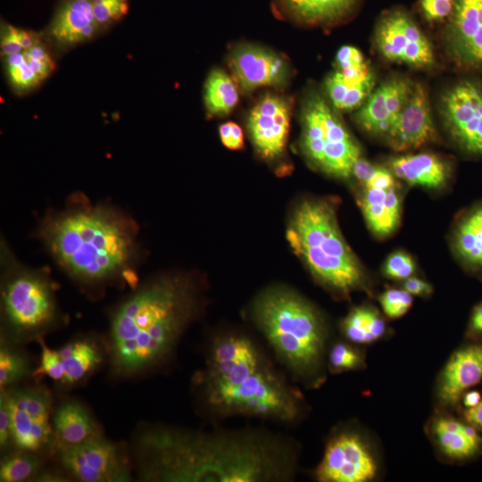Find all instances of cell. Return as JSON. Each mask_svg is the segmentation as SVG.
Segmentation results:
<instances>
[{
  "label": "cell",
  "mask_w": 482,
  "mask_h": 482,
  "mask_svg": "<svg viewBox=\"0 0 482 482\" xmlns=\"http://www.w3.org/2000/svg\"><path fill=\"white\" fill-rule=\"evenodd\" d=\"M14 449L11 433L9 411L5 398L0 393V450L2 453Z\"/></svg>",
  "instance_id": "obj_43"
},
{
  "label": "cell",
  "mask_w": 482,
  "mask_h": 482,
  "mask_svg": "<svg viewBox=\"0 0 482 482\" xmlns=\"http://www.w3.org/2000/svg\"><path fill=\"white\" fill-rule=\"evenodd\" d=\"M453 7V0H420L422 13L430 21H438L449 17Z\"/></svg>",
  "instance_id": "obj_40"
},
{
  "label": "cell",
  "mask_w": 482,
  "mask_h": 482,
  "mask_svg": "<svg viewBox=\"0 0 482 482\" xmlns=\"http://www.w3.org/2000/svg\"><path fill=\"white\" fill-rule=\"evenodd\" d=\"M95 18L103 27L110 25L127 14L129 0H91Z\"/></svg>",
  "instance_id": "obj_37"
},
{
  "label": "cell",
  "mask_w": 482,
  "mask_h": 482,
  "mask_svg": "<svg viewBox=\"0 0 482 482\" xmlns=\"http://www.w3.org/2000/svg\"><path fill=\"white\" fill-rule=\"evenodd\" d=\"M5 67L12 86L18 91L35 88L41 83L23 52L6 56Z\"/></svg>",
  "instance_id": "obj_34"
},
{
  "label": "cell",
  "mask_w": 482,
  "mask_h": 482,
  "mask_svg": "<svg viewBox=\"0 0 482 482\" xmlns=\"http://www.w3.org/2000/svg\"><path fill=\"white\" fill-rule=\"evenodd\" d=\"M1 54L5 57L24 51L19 37V29L9 24L2 26Z\"/></svg>",
  "instance_id": "obj_41"
},
{
  "label": "cell",
  "mask_w": 482,
  "mask_h": 482,
  "mask_svg": "<svg viewBox=\"0 0 482 482\" xmlns=\"http://www.w3.org/2000/svg\"><path fill=\"white\" fill-rule=\"evenodd\" d=\"M375 41L380 54L390 62L413 67L434 62L432 46L416 22L402 10L386 13L378 21Z\"/></svg>",
  "instance_id": "obj_13"
},
{
  "label": "cell",
  "mask_w": 482,
  "mask_h": 482,
  "mask_svg": "<svg viewBox=\"0 0 482 482\" xmlns=\"http://www.w3.org/2000/svg\"><path fill=\"white\" fill-rule=\"evenodd\" d=\"M481 400V395L478 391H469L463 395V404L467 408L476 406Z\"/></svg>",
  "instance_id": "obj_49"
},
{
  "label": "cell",
  "mask_w": 482,
  "mask_h": 482,
  "mask_svg": "<svg viewBox=\"0 0 482 482\" xmlns=\"http://www.w3.org/2000/svg\"><path fill=\"white\" fill-rule=\"evenodd\" d=\"M464 417L474 428L482 430V399L476 406L467 408Z\"/></svg>",
  "instance_id": "obj_46"
},
{
  "label": "cell",
  "mask_w": 482,
  "mask_h": 482,
  "mask_svg": "<svg viewBox=\"0 0 482 482\" xmlns=\"http://www.w3.org/2000/svg\"><path fill=\"white\" fill-rule=\"evenodd\" d=\"M129 453L144 482H290L300 459L295 439L262 427L145 424L134 434Z\"/></svg>",
  "instance_id": "obj_1"
},
{
  "label": "cell",
  "mask_w": 482,
  "mask_h": 482,
  "mask_svg": "<svg viewBox=\"0 0 482 482\" xmlns=\"http://www.w3.org/2000/svg\"><path fill=\"white\" fill-rule=\"evenodd\" d=\"M1 265V338L22 346L59 328L64 319L49 272L18 262L4 242Z\"/></svg>",
  "instance_id": "obj_7"
},
{
  "label": "cell",
  "mask_w": 482,
  "mask_h": 482,
  "mask_svg": "<svg viewBox=\"0 0 482 482\" xmlns=\"http://www.w3.org/2000/svg\"><path fill=\"white\" fill-rule=\"evenodd\" d=\"M46 458V456L40 453L16 448L3 453L0 461V481H35L45 468Z\"/></svg>",
  "instance_id": "obj_31"
},
{
  "label": "cell",
  "mask_w": 482,
  "mask_h": 482,
  "mask_svg": "<svg viewBox=\"0 0 482 482\" xmlns=\"http://www.w3.org/2000/svg\"><path fill=\"white\" fill-rule=\"evenodd\" d=\"M359 204L368 227L376 236L384 237L397 229L402 203L396 186L388 188L363 187Z\"/></svg>",
  "instance_id": "obj_23"
},
{
  "label": "cell",
  "mask_w": 482,
  "mask_h": 482,
  "mask_svg": "<svg viewBox=\"0 0 482 482\" xmlns=\"http://www.w3.org/2000/svg\"><path fill=\"white\" fill-rule=\"evenodd\" d=\"M341 331L349 342L365 345L384 336L386 323L375 308L361 305L353 307L344 318Z\"/></svg>",
  "instance_id": "obj_29"
},
{
  "label": "cell",
  "mask_w": 482,
  "mask_h": 482,
  "mask_svg": "<svg viewBox=\"0 0 482 482\" xmlns=\"http://www.w3.org/2000/svg\"><path fill=\"white\" fill-rule=\"evenodd\" d=\"M203 285L187 273H167L137 284L112 310L105 338L112 378L128 380L161 371L202 315Z\"/></svg>",
  "instance_id": "obj_3"
},
{
  "label": "cell",
  "mask_w": 482,
  "mask_h": 482,
  "mask_svg": "<svg viewBox=\"0 0 482 482\" xmlns=\"http://www.w3.org/2000/svg\"><path fill=\"white\" fill-rule=\"evenodd\" d=\"M374 76L365 62L336 68L325 80V89L332 106L339 111L360 108L374 89Z\"/></svg>",
  "instance_id": "obj_21"
},
{
  "label": "cell",
  "mask_w": 482,
  "mask_h": 482,
  "mask_svg": "<svg viewBox=\"0 0 482 482\" xmlns=\"http://www.w3.org/2000/svg\"><path fill=\"white\" fill-rule=\"evenodd\" d=\"M21 347L0 340V391L16 386L33 375L31 360Z\"/></svg>",
  "instance_id": "obj_32"
},
{
  "label": "cell",
  "mask_w": 482,
  "mask_h": 482,
  "mask_svg": "<svg viewBox=\"0 0 482 482\" xmlns=\"http://www.w3.org/2000/svg\"><path fill=\"white\" fill-rule=\"evenodd\" d=\"M415 271V262L412 257L405 252L396 251L386 260L383 272L392 279H406Z\"/></svg>",
  "instance_id": "obj_38"
},
{
  "label": "cell",
  "mask_w": 482,
  "mask_h": 482,
  "mask_svg": "<svg viewBox=\"0 0 482 482\" xmlns=\"http://www.w3.org/2000/svg\"><path fill=\"white\" fill-rule=\"evenodd\" d=\"M471 330L482 334V303H479L472 312L470 318Z\"/></svg>",
  "instance_id": "obj_48"
},
{
  "label": "cell",
  "mask_w": 482,
  "mask_h": 482,
  "mask_svg": "<svg viewBox=\"0 0 482 482\" xmlns=\"http://www.w3.org/2000/svg\"><path fill=\"white\" fill-rule=\"evenodd\" d=\"M378 471L367 442L356 431L339 428L328 437L313 476L319 482H367Z\"/></svg>",
  "instance_id": "obj_11"
},
{
  "label": "cell",
  "mask_w": 482,
  "mask_h": 482,
  "mask_svg": "<svg viewBox=\"0 0 482 482\" xmlns=\"http://www.w3.org/2000/svg\"><path fill=\"white\" fill-rule=\"evenodd\" d=\"M238 100L236 81L222 70H212L204 83V101L207 112L211 116L228 115Z\"/></svg>",
  "instance_id": "obj_30"
},
{
  "label": "cell",
  "mask_w": 482,
  "mask_h": 482,
  "mask_svg": "<svg viewBox=\"0 0 482 482\" xmlns=\"http://www.w3.org/2000/svg\"><path fill=\"white\" fill-rule=\"evenodd\" d=\"M41 353L39 365L35 368L32 377L45 376L60 385L63 379V370L58 350L50 348L45 338L37 342Z\"/></svg>",
  "instance_id": "obj_35"
},
{
  "label": "cell",
  "mask_w": 482,
  "mask_h": 482,
  "mask_svg": "<svg viewBox=\"0 0 482 482\" xmlns=\"http://www.w3.org/2000/svg\"><path fill=\"white\" fill-rule=\"evenodd\" d=\"M446 40L459 63L482 70V0H453Z\"/></svg>",
  "instance_id": "obj_16"
},
{
  "label": "cell",
  "mask_w": 482,
  "mask_h": 482,
  "mask_svg": "<svg viewBox=\"0 0 482 482\" xmlns=\"http://www.w3.org/2000/svg\"><path fill=\"white\" fill-rule=\"evenodd\" d=\"M360 0H274L287 18L305 25H332L355 10Z\"/></svg>",
  "instance_id": "obj_24"
},
{
  "label": "cell",
  "mask_w": 482,
  "mask_h": 482,
  "mask_svg": "<svg viewBox=\"0 0 482 482\" xmlns=\"http://www.w3.org/2000/svg\"><path fill=\"white\" fill-rule=\"evenodd\" d=\"M403 288L412 295L427 296L432 293L429 283L412 276L404 279Z\"/></svg>",
  "instance_id": "obj_45"
},
{
  "label": "cell",
  "mask_w": 482,
  "mask_h": 482,
  "mask_svg": "<svg viewBox=\"0 0 482 482\" xmlns=\"http://www.w3.org/2000/svg\"><path fill=\"white\" fill-rule=\"evenodd\" d=\"M229 65L235 81L246 93L261 87H283L290 76L289 64L282 55L256 45L234 47Z\"/></svg>",
  "instance_id": "obj_15"
},
{
  "label": "cell",
  "mask_w": 482,
  "mask_h": 482,
  "mask_svg": "<svg viewBox=\"0 0 482 482\" xmlns=\"http://www.w3.org/2000/svg\"><path fill=\"white\" fill-rule=\"evenodd\" d=\"M412 301V295L403 288H390L379 296L383 312L391 319H397L404 315L411 308Z\"/></svg>",
  "instance_id": "obj_36"
},
{
  "label": "cell",
  "mask_w": 482,
  "mask_h": 482,
  "mask_svg": "<svg viewBox=\"0 0 482 482\" xmlns=\"http://www.w3.org/2000/svg\"><path fill=\"white\" fill-rule=\"evenodd\" d=\"M13 448L52 457L55 445L54 398L44 385L16 386L4 391Z\"/></svg>",
  "instance_id": "obj_9"
},
{
  "label": "cell",
  "mask_w": 482,
  "mask_h": 482,
  "mask_svg": "<svg viewBox=\"0 0 482 482\" xmlns=\"http://www.w3.org/2000/svg\"><path fill=\"white\" fill-rule=\"evenodd\" d=\"M36 234L59 268L89 295L137 285L138 226L118 207L74 195L64 208L46 212Z\"/></svg>",
  "instance_id": "obj_4"
},
{
  "label": "cell",
  "mask_w": 482,
  "mask_h": 482,
  "mask_svg": "<svg viewBox=\"0 0 482 482\" xmlns=\"http://www.w3.org/2000/svg\"><path fill=\"white\" fill-rule=\"evenodd\" d=\"M52 457L69 478L80 482H127L134 471L129 451L103 433L77 445L55 444Z\"/></svg>",
  "instance_id": "obj_10"
},
{
  "label": "cell",
  "mask_w": 482,
  "mask_h": 482,
  "mask_svg": "<svg viewBox=\"0 0 482 482\" xmlns=\"http://www.w3.org/2000/svg\"><path fill=\"white\" fill-rule=\"evenodd\" d=\"M192 390L198 410L212 422L241 417L293 426L307 411L301 389L267 346L236 329L215 332L206 341Z\"/></svg>",
  "instance_id": "obj_2"
},
{
  "label": "cell",
  "mask_w": 482,
  "mask_h": 482,
  "mask_svg": "<svg viewBox=\"0 0 482 482\" xmlns=\"http://www.w3.org/2000/svg\"><path fill=\"white\" fill-rule=\"evenodd\" d=\"M411 90L410 83L402 79L381 83L355 114L357 124L369 134L386 136Z\"/></svg>",
  "instance_id": "obj_18"
},
{
  "label": "cell",
  "mask_w": 482,
  "mask_h": 482,
  "mask_svg": "<svg viewBox=\"0 0 482 482\" xmlns=\"http://www.w3.org/2000/svg\"><path fill=\"white\" fill-rule=\"evenodd\" d=\"M292 114L289 98L273 93L262 96L246 118L250 139L264 159H276L286 149Z\"/></svg>",
  "instance_id": "obj_14"
},
{
  "label": "cell",
  "mask_w": 482,
  "mask_h": 482,
  "mask_svg": "<svg viewBox=\"0 0 482 482\" xmlns=\"http://www.w3.org/2000/svg\"><path fill=\"white\" fill-rule=\"evenodd\" d=\"M219 132L220 140L227 148L237 150L244 146V133L237 123H223L220 126Z\"/></svg>",
  "instance_id": "obj_42"
},
{
  "label": "cell",
  "mask_w": 482,
  "mask_h": 482,
  "mask_svg": "<svg viewBox=\"0 0 482 482\" xmlns=\"http://www.w3.org/2000/svg\"><path fill=\"white\" fill-rule=\"evenodd\" d=\"M389 166L395 177L411 186L438 188L449 179L447 164L429 153L398 156L389 162Z\"/></svg>",
  "instance_id": "obj_26"
},
{
  "label": "cell",
  "mask_w": 482,
  "mask_h": 482,
  "mask_svg": "<svg viewBox=\"0 0 482 482\" xmlns=\"http://www.w3.org/2000/svg\"><path fill=\"white\" fill-rule=\"evenodd\" d=\"M57 350L64 374L60 386L66 388L82 384L108 361L106 341L96 336L75 337Z\"/></svg>",
  "instance_id": "obj_20"
},
{
  "label": "cell",
  "mask_w": 482,
  "mask_h": 482,
  "mask_svg": "<svg viewBox=\"0 0 482 482\" xmlns=\"http://www.w3.org/2000/svg\"><path fill=\"white\" fill-rule=\"evenodd\" d=\"M435 136L428 97L424 87L418 84L412 90L385 136L389 145L396 151L419 147Z\"/></svg>",
  "instance_id": "obj_17"
},
{
  "label": "cell",
  "mask_w": 482,
  "mask_h": 482,
  "mask_svg": "<svg viewBox=\"0 0 482 482\" xmlns=\"http://www.w3.org/2000/svg\"><path fill=\"white\" fill-rule=\"evenodd\" d=\"M431 433L444 454L453 459H465L476 454L482 439L474 427L448 417L439 416L431 425Z\"/></svg>",
  "instance_id": "obj_27"
},
{
  "label": "cell",
  "mask_w": 482,
  "mask_h": 482,
  "mask_svg": "<svg viewBox=\"0 0 482 482\" xmlns=\"http://www.w3.org/2000/svg\"><path fill=\"white\" fill-rule=\"evenodd\" d=\"M55 444L77 445L102 432L89 410L77 400H65L54 408Z\"/></svg>",
  "instance_id": "obj_25"
},
{
  "label": "cell",
  "mask_w": 482,
  "mask_h": 482,
  "mask_svg": "<svg viewBox=\"0 0 482 482\" xmlns=\"http://www.w3.org/2000/svg\"><path fill=\"white\" fill-rule=\"evenodd\" d=\"M23 54L41 82L54 71V60L46 47L41 43L23 51Z\"/></svg>",
  "instance_id": "obj_39"
},
{
  "label": "cell",
  "mask_w": 482,
  "mask_h": 482,
  "mask_svg": "<svg viewBox=\"0 0 482 482\" xmlns=\"http://www.w3.org/2000/svg\"><path fill=\"white\" fill-rule=\"evenodd\" d=\"M301 148L324 173L340 179L353 175L361 147L330 105L318 94L308 96L301 112Z\"/></svg>",
  "instance_id": "obj_8"
},
{
  "label": "cell",
  "mask_w": 482,
  "mask_h": 482,
  "mask_svg": "<svg viewBox=\"0 0 482 482\" xmlns=\"http://www.w3.org/2000/svg\"><path fill=\"white\" fill-rule=\"evenodd\" d=\"M252 321L278 363L296 384L323 381L328 329L320 312L285 287L262 291L251 307Z\"/></svg>",
  "instance_id": "obj_5"
},
{
  "label": "cell",
  "mask_w": 482,
  "mask_h": 482,
  "mask_svg": "<svg viewBox=\"0 0 482 482\" xmlns=\"http://www.w3.org/2000/svg\"><path fill=\"white\" fill-rule=\"evenodd\" d=\"M19 37L24 51L41 43L40 35L35 31L19 29Z\"/></svg>",
  "instance_id": "obj_47"
},
{
  "label": "cell",
  "mask_w": 482,
  "mask_h": 482,
  "mask_svg": "<svg viewBox=\"0 0 482 482\" xmlns=\"http://www.w3.org/2000/svg\"><path fill=\"white\" fill-rule=\"evenodd\" d=\"M287 240L312 275L339 297L367 287L365 270L345 239L335 204L325 198H307L294 210Z\"/></svg>",
  "instance_id": "obj_6"
},
{
  "label": "cell",
  "mask_w": 482,
  "mask_h": 482,
  "mask_svg": "<svg viewBox=\"0 0 482 482\" xmlns=\"http://www.w3.org/2000/svg\"><path fill=\"white\" fill-rule=\"evenodd\" d=\"M100 27L91 0H62L49 33L59 44L73 46L93 38Z\"/></svg>",
  "instance_id": "obj_22"
},
{
  "label": "cell",
  "mask_w": 482,
  "mask_h": 482,
  "mask_svg": "<svg viewBox=\"0 0 482 482\" xmlns=\"http://www.w3.org/2000/svg\"><path fill=\"white\" fill-rule=\"evenodd\" d=\"M482 379V345H472L455 352L445 364L438 382L442 403L453 404Z\"/></svg>",
  "instance_id": "obj_19"
},
{
  "label": "cell",
  "mask_w": 482,
  "mask_h": 482,
  "mask_svg": "<svg viewBox=\"0 0 482 482\" xmlns=\"http://www.w3.org/2000/svg\"><path fill=\"white\" fill-rule=\"evenodd\" d=\"M440 112L455 143L465 152L482 155V88L462 80L442 96Z\"/></svg>",
  "instance_id": "obj_12"
},
{
  "label": "cell",
  "mask_w": 482,
  "mask_h": 482,
  "mask_svg": "<svg viewBox=\"0 0 482 482\" xmlns=\"http://www.w3.org/2000/svg\"><path fill=\"white\" fill-rule=\"evenodd\" d=\"M453 245L457 256L466 265L482 269V205L471 209L458 220Z\"/></svg>",
  "instance_id": "obj_28"
},
{
  "label": "cell",
  "mask_w": 482,
  "mask_h": 482,
  "mask_svg": "<svg viewBox=\"0 0 482 482\" xmlns=\"http://www.w3.org/2000/svg\"><path fill=\"white\" fill-rule=\"evenodd\" d=\"M365 62L363 54L358 48L352 46H344L337 53L335 67L356 65Z\"/></svg>",
  "instance_id": "obj_44"
},
{
  "label": "cell",
  "mask_w": 482,
  "mask_h": 482,
  "mask_svg": "<svg viewBox=\"0 0 482 482\" xmlns=\"http://www.w3.org/2000/svg\"><path fill=\"white\" fill-rule=\"evenodd\" d=\"M364 365L362 353L348 343L337 342L328 352V368L332 373L356 370Z\"/></svg>",
  "instance_id": "obj_33"
}]
</instances>
